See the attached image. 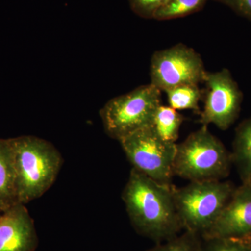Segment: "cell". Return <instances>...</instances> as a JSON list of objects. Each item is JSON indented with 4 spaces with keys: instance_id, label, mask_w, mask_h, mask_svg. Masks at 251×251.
Here are the masks:
<instances>
[{
    "instance_id": "obj_4",
    "label": "cell",
    "mask_w": 251,
    "mask_h": 251,
    "mask_svg": "<svg viewBox=\"0 0 251 251\" xmlns=\"http://www.w3.org/2000/svg\"><path fill=\"white\" fill-rule=\"evenodd\" d=\"M235 188L230 181H190L183 187L173 186V196L184 231L202 236L228 202Z\"/></svg>"
},
{
    "instance_id": "obj_9",
    "label": "cell",
    "mask_w": 251,
    "mask_h": 251,
    "mask_svg": "<svg viewBox=\"0 0 251 251\" xmlns=\"http://www.w3.org/2000/svg\"><path fill=\"white\" fill-rule=\"evenodd\" d=\"M250 236L251 184H242L234 189L219 218L201 237L242 239Z\"/></svg>"
},
{
    "instance_id": "obj_13",
    "label": "cell",
    "mask_w": 251,
    "mask_h": 251,
    "mask_svg": "<svg viewBox=\"0 0 251 251\" xmlns=\"http://www.w3.org/2000/svg\"><path fill=\"white\" fill-rule=\"evenodd\" d=\"M184 120V115L178 110L161 105L155 115L153 126L162 138L175 143L179 138L180 127Z\"/></svg>"
},
{
    "instance_id": "obj_3",
    "label": "cell",
    "mask_w": 251,
    "mask_h": 251,
    "mask_svg": "<svg viewBox=\"0 0 251 251\" xmlns=\"http://www.w3.org/2000/svg\"><path fill=\"white\" fill-rule=\"evenodd\" d=\"M232 165L224 143L202 126L176 144L173 175L190 181H221L229 176Z\"/></svg>"
},
{
    "instance_id": "obj_2",
    "label": "cell",
    "mask_w": 251,
    "mask_h": 251,
    "mask_svg": "<svg viewBox=\"0 0 251 251\" xmlns=\"http://www.w3.org/2000/svg\"><path fill=\"white\" fill-rule=\"evenodd\" d=\"M13 150L18 203L41 198L53 185L62 168V154L47 140L34 135L9 138Z\"/></svg>"
},
{
    "instance_id": "obj_12",
    "label": "cell",
    "mask_w": 251,
    "mask_h": 251,
    "mask_svg": "<svg viewBox=\"0 0 251 251\" xmlns=\"http://www.w3.org/2000/svg\"><path fill=\"white\" fill-rule=\"evenodd\" d=\"M17 203L12 147L9 138H0V211Z\"/></svg>"
},
{
    "instance_id": "obj_17",
    "label": "cell",
    "mask_w": 251,
    "mask_h": 251,
    "mask_svg": "<svg viewBox=\"0 0 251 251\" xmlns=\"http://www.w3.org/2000/svg\"><path fill=\"white\" fill-rule=\"evenodd\" d=\"M202 251H251V248L239 239L212 238L204 239Z\"/></svg>"
},
{
    "instance_id": "obj_1",
    "label": "cell",
    "mask_w": 251,
    "mask_h": 251,
    "mask_svg": "<svg viewBox=\"0 0 251 251\" xmlns=\"http://www.w3.org/2000/svg\"><path fill=\"white\" fill-rule=\"evenodd\" d=\"M173 186L154 180L132 168L122 198L133 228L140 235L158 243L179 235L183 229Z\"/></svg>"
},
{
    "instance_id": "obj_18",
    "label": "cell",
    "mask_w": 251,
    "mask_h": 251,
    "mask_svg": "<svg viewBox=\"0 0 251 251\" xmlns=\"http://www.w3.org/2000/svg\"><path fill=\"white\" fill-rule=\"evenodd\" d=\"M130 9L140 17L153 19V15L168 0H128Z\"/></svg>"
},
{
    "instance_id": "obj_5",
    "label": "cell",
    "mask_w": 251,
    "mask_h": 251,
    "mask_svg": "<svg viewBox=\"0 0 251 251\" xmlns=\"http://www.w3.org/2000/svg\"><path fill=\"white\" fill-rule=\"evenodd\" d=\"M161 91L150 83L110 99L99 112L107 135L120 141L137 130L153 126L161 105Z\"/></svg>"
},
{
    "instance_id": "obj_19",
    "label": "cell",
    "mask_w": 251,
    "mask_h": 251,
    "mask_svg": "<svg viewBox=\"0 0 251 251\" xmlns=\"http://www.w3.org/2000/svg\"><path fill=\"white\" fill-rule=\"evenodd\" d=\"M228 6L236 14L251 21V0H216Z\"/></svg>"
},
{
    "instance_id": "obj_6",
    "label": "cell",
    "mask_w": 251,
    "mask_h": 251,
    "mask_svg": "<svg viewBox=\"0 0 251 251\" xmlns=\"http://www.w3.org/2000/svg\"><path fill=\"white\" fill-rule=\"evenodd\" d=\"M119 142L133 168L159 184L173 185L176 143L162 138L153 126L137 130Z\"/></svg>"
},
{
    "instance_id": "obj_20",
    "label": "cell",
    "mask_w": 251,
    "mask_h": 251,
    "mask_svg": "<svg viewBox=\"0 0 251 251\" xmlns=\"http://www.w3.org/2000/svg\"><path fill=\"white\" fill-rule=\"evenodd\" d=\"M239 240L242 241L244 244H247V245L251 248V236H250V237L244 238V239H239Z\"/></svg>"
},
{
    "instance_id": "obj_7",
    "label": "cell",
    "mask_w": 251,
    "mask_h": 251,
    "mask_svg": "<svg viewBox=\"0 0 251 251\" xmlns=\"http://www.w3.org/2000/svg\"><path fill=\"white\" fill-rule=\"evenodd\" d=\"M206 73L201 54L183 44L156 51L150 63L151 84L161 92L203 83Z\"/></svg>"
},
{
    "instance_id": "obj_11",
    "label": "cell",
    "mask_w": 251,
    "mask_h": 251,
    "mask_svg": "<svg viewBox=\"0 0 251 251\" xmlns=\"http://www.w3.org/2000/svg\"><path fill=\"white\" fill-rule=\"evenodd\" d=\"M230 153L242 184H251V115L236 128Z\"/></svg>"
},
{
    "instance_id": "obj_16",
    "label": "cell",
    "mask_w": 251,
    "mask_h": 251,
    "mask_svg": "<svg viewBox=\"0 0 251 251\" xmlns=\"http://www.w3.org/2000/svg\"><path fill=\"white\" fill-rule=\"evenodd\" d=\"M201 236L185 231L173 239L161 243L146 251H202Z\"/></svg>"
},
{
    "instance_id": "obj_8",
    "label": "cell",
    "mask_w": 251,
    "mask_h": 251,
    "mask_svg": "<svg viewBox=\"0 0 251 251\" xmlns=\"http://www.w3.org/2000/svg\"><path fill=\"white\" fill-rule=\"evenodd\" d=\"M204 108L200 114V123L208 126L215 125L222 130L228 129L239 117L243 93L227 69L206 72Z\"/></svg>"
},
{
    "instance_id": "obj_15",
    "label": "cell",
    "mask_w": 251,
    "mask_h": 251,
    "mask_svg": "<svg viewBox=\"0 0 251 251\" xmlns=\"http://www.w3.org/2000/svg\"><path fill=\"white\" fill-rule=\"evenodd\" d=\"M208 0H168L157 10L153 19L167 21L185 17L201 11Z\"/></svg>"
},
{
    "instance_id": "obj_21",
    "label": "cell",
    "mask_w": 251,
    "mask_h": 251,
    "mask_svg": "<svg viewBox=\"0 0 251 251\" xmlns=\"http://www.w3.org/2000/svg\"><path fill=\"white\" fill-rule=\"evenodd\" d=\"M2 212H3V211H0V214H1V213H2Z\"/></svg>"
},
{
    "instance_id": "obj_14",
    "label": "cell",
    "mask_w": 251,
    "mask_h": 251,
    "mask_svg": "<svg viewBox=\"0 0 251 251\" xmlns=\"http://www.w3.org/2000/svg\"><path fill=\"white\" fill-rule=\"evenodd\" d=\"M169 106L176 110H191L200 115L199 101L203 92L198 85H183L165 92Z\"/></svg>"
},
{
    "instance_id": "obj_10",
    "label": "cell",
    "mask_w": 251,
    "mask_h": 251,
    "mask_svg": "<svg viewBox=\"0 0 251 251\" xmlns=\"http://www.w3.org/2000/svg\"><path fill=\"white\" fill-rule=\"evenodd\" d=\"M39 245L34 220L17 203L0 214V251H34Z\"/></svg>"
}]
</instances>
